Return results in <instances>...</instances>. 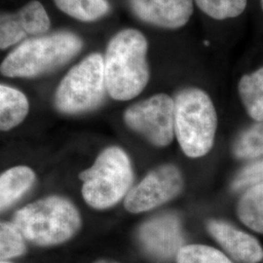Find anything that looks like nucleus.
<instances>
[{"mask_svg": "<svg viewBox=\"0 0 263 263\" xmlns=\"http://www.w3.org/2000/svg\"><path fill=\"white\" fill-rule=\"evenodd\" d=\"M13 223L25 239L45 247L69 240L80 228L81 217L66 198L51 196L19 210Z\"/></svg>", "mask_w": 263, "mask_h": 263, "instance_id": "2", "label": "nucleus"}, {"mask_svg": "<svg viewBox=\"0 0 263 263\" xmlns=\"http://www.w3.org/2000/svg\"><path fill=\"white\" fill-rule=\"evenodd\" d=\"M106 91L104 58L91 54L73 66L57 89L55 104L61 112L77 114L96 108Z\"/></svg>", "mask_w": 263, "mask_h": 263, "instance_id": "6", "label": "nucleus"}, {"mask_svg": "<svg viewBox=\"0 0 263 263\" xmlns=\"http://www.w3.org/2000/svg\"><path fill=\"white\" fill-rule=\"evenodd\" d=\"M29 110L24 93L10 86L0 84V131H8L25 120Z\"/></svg>", "mask_w": 263, "mask_h": 263, "instance_id": "14", "label": "nucleus"}, {"mask_svg": "<svg viewBox=\"0 0 263 263\" xmlns=\"http://www.w3.org/2000/svg\"><path fill=\"white\" fill-rule=\"evenodd\" d=\"M147 49L145 36L134 28L123 29L109 41L104 58V79L114 100L134 99L148 83Z\"/></svg>", "mask_w": 263, "mask_h": 263, "instance_id": "1", "label": "nucleus"}, {"mask_svg": "<svg viewBox=\"0 0 263 263\" xmlns=\"http://www.w3.org/2000/svg\"><path fill=\"white\" fill-rule=\"evenodd\" d=\"M234 154L240 159H254L263 155V121L247 129L238 138Z\"/></svg>", "mask_w": 263, "mask_h": 263, "instance_id": "18", "label": "nucleus"}, {"mask_svg": "<svg viewBox=\"0 0 263 263\" xmlns=\"http://www.w3.org/2000/svg\"><path fill=\"white\" fill-rule=\"evenodd\" d=\"M139 240L144 252L158 261H168L177 256L183 247V236L179 218L166 214L144 222L139 231Z\"/></svg>", "mask_w": 263, "mask_h": 263, "instance_id": "9", "label": "nucleus"}, {"mask_svg": "<svg viewBox=\"0 0 263 263\" xmlns=\"http://www.w3.org/2000/svg\"><path fill=\"white\" fill-rule=\"evenodd\" d=\"M35 181V174L27 166H17L0 175V212L23 197Z\"/></svg>", "mask_w": 263, "mask_h": 263, "instance_id": "13", "label": "nucleus"}, {"mask_svg": "<svg viewBox=\"0 0 263 263\" xmlns=\"http://www.w3.org/2000/svg\"><path fill=\"white\" fill-rule=\"evenodd\" d=\"M239 95L245 108L256 122L263 121V67L240 79Z\"/></svg>", "mask_w": 263, "mask_h": 263, "instance_id": "16", "label": "nucleus"}, {"mask_svg": "<svg viewBox=\"0 0 263 263\" xmlns=\"http://www.w3.org/2000/svg\"><path fill=\"white\" fill-rule=\"evenodd\" d=\"M182 186L183 179L176 166H161L128 192L124 206L133 214L143 213L176 197Z\"/></svg>", "mask_w": 263, "mask_h": 263, "instance_id": "8", "label": "nucleus"}, {"mask_svg": "<svg viewBox=\"0 0 263 263\" xmlns=\"http://www.w3.org/2000/svg\"><path fill=\"white\" fill-rule=\"evenodd\" d=\"M139 19L155 27L179 28L193 13V0H130Z\"/></svg>", "mask_w": 263, "mask_h": 263, "instance_id": "11", "label": "nucleus"}, {"mask_svg": "<svg viewBox=\"0 0 263 263\" xmlns=\"http://www.w3.org/2000/svg\"><path fill=\"white\" fill-rule=\"evenodd\" d=\"M211 235L235 261L259 263L263 259V248L254 238L229 223L212 220L208 224Z\"/></svg>", "mask_w": 263, "mask_h": 263, "instance_id": "12", "label": "nucleus"}, {"mask_svg": "<svg viewBox=\"0 0 263 263\" xmlns=\"http://www.w3.org/2000/svg\"><path fill=\"white\" fill-rule=\"evenodd\" d=\"M177 263H233L226 254L204 245L183 246L177 254Z\"/></svg>", "mask_w": 263, "mask_h": 263, "instance_id": "19", "label": "nucleus"}, {"mask_svg": "<svg viewBox=\"0 0 263 263\" xmlns=\"http://www.w3.org/2000/svg\"><path fill=\"white\" fill-rule=\"evenodd\" d=\"M51 26L43 5L30 1L16 13H0V49L18 44L28 36H40Z\"/></svg>", "mask_w": 263, "mask_h": 263, "instance_id": "10", "label": "nucleus"}, {"mask_svg": "<svg viewBox=\"0 0 263 263\" xmlns=\"http://www.w3.org/2000/svg\"><path fill=\"white\" fill-rule=\"evenodd\" d=\"M96 263H115V262H109V261H107V260H99V261H97Z\"/></svg>", "mask_w": 263, "mask_h": 263, "instance_id": "23", "label": "nucleus"}, {"mask_svg": "<svg viewBox=\"0 0 263 263\" xmlns=\"http://www.w3.org/2000/svg\"><path fill=\"white\" fill-rule=\"evenodd\" d=\"M0 263H12V262H9V261H0Z\"/></svg>", "mask_w": 263, "mask_h": 263, "instance_id": "24", "label": "nucleus"}, {"mask_svg": "<svg viewBox=\"0 0 263 263\" xmlns=\"http://www.w3.org/2000/svg\"><path fill=\"white\" fill-rule=\"evenodd\" d=\"M24 237L14 223L0 221V261L17 257L25 253Z\"/></svg>", "mask_w": 263, "mask_h": 263, "instance_id": "21", "label": "nucleus"}, {"mask_svg": "<svg viewBox=\"0 0 263 263\" xmlns=\"http://www.w3.org/2000/svg\"><path fill=\"white\" fill-rule=\"evenodd\" d=\"M124 120L154 145L166 146L175 135V101L168 95H155L130 106Z\"/></svg>", "mask_w": 263, "mask_h": 263, "instance_id": "7", "label": "nucleus"}, {"mask_svg": "<svg viewBox=\"0 0 263 263\" xmlns=\"http://www.w3.org/2000/svg\"><path fill=\"white\" fill-rule=\"evenodd\" d=\"M86 203L103 210L117 204L129 192L133 181L131 161L120 147L104 149L90 169L79 176Z\"/></svg>", "mask_w": 263, "mask_h": 263, "instance_id": "5", "label": "nucleus"}, {"mask_svg": "<svg viewBox=\"0 0 263 263\" xmlns=\"http://www.w3.org/2000/svg\"><path fill=\"white\" fill-rule=\"evenodd\" d=\"M260 2H261V6H262V9H263V0H260Z\"/></svg>", "mask_w": 263, "mask_h": 263, "instance_id": "25", "label": "nucleus"}, {"mask_svg": "<svg viewBox=\"0 0 263 263\" xmlns=\"http://www.w3.org/2000/svg\"><path fill=\"white\" fill-rule=\"evenodd\" d=\"M54 2L66 15L81 22H94L109 11L106 0H54Z\"/></svg>", "mask_w": 263, "mask_h": 263, "instance_id": "17", "label": "nucleus"}, {"mask_svg": "<svg viewBox=\"0 0 263 263\" xmlns=\"http://www.w3.org/2000/svg\"><path fill=\"white\" fill-rule=\"evenodd\" d=\"M82 49L81 39L62 31L28 39L15 48L0 66L7 77L30 78L64 66Z\"/></svg>", "mask_w": 263, "mask_h": 263, "instance_id": "3", "label": "nucleus"}, {"mask_svg": "<svg viewBox=\"0 0 263 263\" xmlns=\"http://www.w3.org/2000/svg\"><path fill=\"white\" fill-rule=\"evenodd\" d=\"M217 116L207 93L188 88L175 100V134L181 149L191 158L206 155L216 136Z\"/></svg>", "mask_w": 263, "mask_h": 263, "instance_id": "4", "label": "nucleus"}, {"mask_svg": "<svg viewBox=\"0 0 263 263\" xmlns=\"http://www.w3.org/2000/svg\"><path fill=\"white\" fill-rule=\"evenodd\" d=\"M198 7L215 20L232 19L244 12L248 0H195Z\"/></svg>", "mask_w": 263, "mask_h": 263, "instance_id": "20", "label": "nucleus"}, {"mask_svg": "<svg viewBox=\"0 0 263 263\" xmlns=\"http://www.w3.org/2000/svg\"><path fill=\"white\" fill-rule=\"evenodd\" d=\"M237 215L245 226L263 234V182L245 190L237 205Z\"/></svg>", "mask_w": 263, "mask_h": 263, "instance_id": "15", "label": "nucleus"}, {"mask_svg": "<svg viewBox=\"0 0 263 263\" xmlns=\"http://www.w3.org/2000/svg\"><path fill=\"white\" fill-rule=\"evenodd\" d=\"M263 182V158L249 164L241 170L232 182V188L238 191Z\"/></svg>", "mask_w": 263, "mask_h": 263, "instance_id": "22", "label": "nucleus"}]
</instances>
